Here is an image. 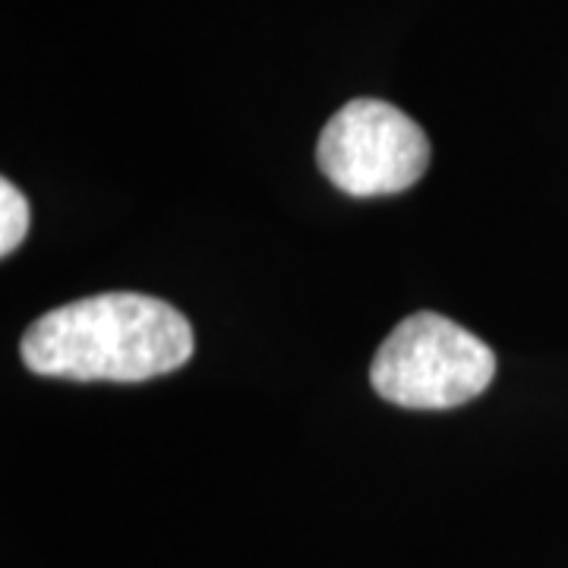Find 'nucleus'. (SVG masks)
Returning <instances> with one entry per match:
<instances>
[{
    "label": "nucleus",
    "instance_id": "nucleus-2",
    "mask_svg": "<svg viewBox=\"0 0 568 568\" xmlns=\"http://www.w3.org/2000/svg\"><path fill=\"white\" fill-rule=\"evenodd\" d=\"M496 376L493 347L439 313H414L379 345L369 383L398 407L446 410L484 395Z\"/></svg>",
    "mask_w": 568,
    "mask_h": 568
},
{
    "label": "nucleus",
    "instance_id": "nucleus-1",
    "mask_svg": "<svg viewBox=\"0 0 568 568\" xmlns=\"http://www.w3.org/2000/svg\"><path fill=\"white\" fill-rule=\"evenodd\" d=\"M36 376L73 383H145L193 357V328L178 306L149 294H95L39 316L20 342Z\"/></svg>",
    "mask_w": 568,
    "mask_h": 568
},
{
    "label": "nucleus",
    "instance_id": "nucleus-4",
    "mask_svg": "<svg viewBox=\"0 0 568 568\" xmlns=\"http://www.w3.org/2000/svg\"><path fill=\"white\" fill-rule=\"evenodd\" d=\"M29 231V203L13 181H0V256H10Z\"/></svg>",
    "mask_w": 568,
    "mask_h": 568
},
{
    "label": "nucleus",
    "instance_id": "nucleus-3",
    "mask_svg": "<svg viewBox=\"0 0 568 568\" xmlns=\"http://www.w3.org/2000/svg\"><path fill=\"white\" fill-rule=\"evenodd\" d=\"M316 162L347 196H395L424 178L429 140L402 108L379 99H354L323 126Z\"/></svg>",
    "mask_w": 568,
    "mask_h": 568
}]
</instances>
